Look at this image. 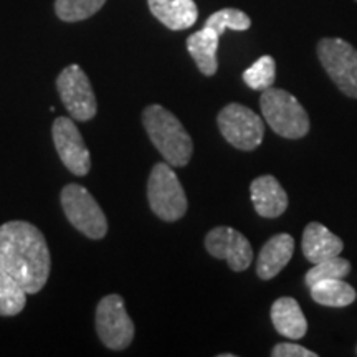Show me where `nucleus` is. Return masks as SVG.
<instances>
[{
  "label": "nucleus",
  "mask_w": 357,
  "mask_h": 357,
  "mask_svg": "<svg viewBox=\"0 0 357 357\" xmlns=\"http://www.w3.org/2000/svg\"><path fill=\"white\" fill-rule=\"evenodd\" d=\"M50 268L47 240L33 223L12 220L0 227V270L19 281L26 293L42 291Z\"/></svg>",
  "instance_id": "nucleus-1"
},
{
  "label": "nucleus",
  "mask_w": 357,
  "mask_h": 357,
  "mask_svg": "<svg viewBox=\"0 0 357 357\" xmlns=\"http://www.w3.org/2000/svg\"><path fill=\"white\" fill-rule=\"evenodd\" d=\"M142 124L155 149L172 167H184L194 153V142L182 123L160 105L147 106Z\"/></svg>",
  "instance_id": "nucleus-2"
},
{
  "label": "nucleus",
  "mask_w": 357,
  "mask_h": 357,
  "mask_svg": "<svg viewBox=\"0 0 357 357\" xmlns=\"http://www.w3.org/2000/svg\"><path fill=\"white\" fill-rule=\"evenodd\" d=\"M260 108L273 131L287 139H301L310 132V118L291 93L278 88L263 89Z\"/></svg>",
  "instance_id": "nucleus-3"
},
{
  "label": "nucleus",
  "mask_w": 357,
  "mask_h": 357,
  "mask_svg": "<svg viewBox=\"0 0 357 357\" xmlns=\"http://www.w3.org/2000/svg\"><path fill=\"white\" fill-rule=\"evenodd\" d=\"M147 200L160 220L177 222L185 215V190L171 164L158 162L153 167L147 181Z\"/></svg>",
  "instance_id": "nucleus-4"
},
{
  "label": "nucleus",
  "mask_w": 357,
  "mask_h": 357,
  "mask_svg": "<svg viewBox=\"0 0 357 357\" xmlns=\"http://www.w3.org/2000/svg\"><path fill=\"white\" fill-rule=\"evenodd\" d=\"M61 207L71 225L91 240H101L108 234V220L100 204L79 184H68L61 189Z\"/></svg>",
  "instance_id": "nucleus-5"
},
{
  "label": "nucleus",
  "mask_w": 357,
  "mask_h": 357,
  "mask_svg": "<svg viewBox=\"0 0 357 357\" xmlns=\"http://www.w3.org/2000/svg\"><path fill=\"white\" fill-rule=\"evenodd\" d=\"M321 65L346 96L357 100V50L342 38H323L318 43Z\"/></svg>",
  "instance_id": "nucleus-6"
},
{
  "label": "nucleus",
  "mask_w": 357,
  "mask_h": 357,
  "mask_svg": "<svg viewBox=\"0 0 357 357\" xmlns=\"http://www.w3.org/2000/svg\"><path fill=\"white\" fill-rule=\"evenodd\" d=\"M217 124L225 141L240 151L257 149L265 136L260 116L238 102L227 105L218 113Z\"/></svg>",
  "instance_id": "nucleus-7"
},
{
  "label": "nucleus",
  "mask_w": 357,
  "mask_h": 357,
  "mask_svg": "<svg viewBox=\"0 0 357 357\" xmlns=\"http://www.w3.org/2000/svg\"><path fill=\"white\" fill-rule=\"evenodd\" d=\"M96 333L102 344L111 351H123L132 342L134 323L119 294H108L98 303Z\"/></svg>",
  "instance_id": "nucleus-8"
},
{
  "label": "nucleus",
  "mask_w": 357,
  "mask_h": 357,
  "mask_svg": "<svg viewBox=\"0 0 357 357\" xmlns=\"http://www.w3.org/2000/svg\"><path fill=\"white\" fill-rule=\"evenodd\" d=\"M56 89L71 118L77 121H89L95 118L96 96L82 66L70 65L61 70L56 78Z\"/></svg>",
  "instance_id": "nucleus-9"
},
{
  "label": "nucleus",
  "mask_w": 357,
  "mask_h": 357,
  "mask_svg": "<svg viewBox=\"0 0 357 357\" xmlns=\"http://www.w3.org/2000/svg\"><path fill=\"white\" fill-rule=\"evenodd\" d=\"M52 136L63 166L75 176H86L91 169V155L77 124L70 118L60 116L53 123Z\"/></svg>",
  "instance_id": "nucleus-10"
},
{
  "label": "nucleus",
  "mask_w": 357,
  "mask_h": 357,
  "mask_svg": "<svg viewBox=\"0 0 357 357\" xmlns=\"http://www.w3.org/2000/svg\"><path fill=\"white\" fill-rule=\"evenodd\" d=\"M205 248L213 258L225 260L234 271H245L252 265L253 248L247 236L231 227H215L205 236Z\"/></svg>",
  "instance_id": "nucleus-11"
},
{
  "label": "nucleus",
  "mask_w": 357,
  "mask_h": 357,
  "mask_svg": "<svg viewBox=\"0 0 357 357\" xmlns=\"http://www.w3.org/2000/svg\"><path fill=\"white\" fill-rule=\"evenodd\" d=\"M255 212L263 218H276L288 208V194L273 176H260L250 185Z\"/></svg>",
  "instance_id": "nucleus-12"
},
{
  "label": "nucleus",
  "mask_w": 357,
  "mask_h": 357,
  "mask_svg": "<svg viewBox=\"0 0 357 357\" xmlns=\"http://www.w3.org/2000/svg\"><path fill=\"white\" fill-rule=\"evenodd\" d=\"M342 248H344L342 240L337 235H334L331 230L326 229L323 223H307L305 231H303V255L312 265L341 255Z\"/></svg>",
  "instance_id": "nucleus-13"
},
{
  "label": "nucleus",
  "mask_w": 357,
  "mask_h": 357,
  "mask_svg": "<svg viewBox=\"0 0 357 357\" xmlns=\"http://www.w3.org/2000/svg\"><path fill=\"white\" fill-rule=\"evenodd\" d=\"M294 253V238L289 234L271 236L263 245L257 260V273L261 280H271L288 265Z\"/></svg>",
  "instance_id": "nucleus-14"
},
{
  "label": "nucleus",
  "mask_w": 357,
  "mask_h": 357,
  "mask_svg": "<svg viewBox=\"0 0 357 357\" xmlns=\"http://www.w3.org/2000/svg\"><path fill=\"white\" fill-rule=\"evenodd\" d=\"M149 10L171 30L190 29L197 22L199 8L194 0H147Z\"/></svg>",
  "instance_id": "nucleus-15"
},
{
  "label": "nucleus",
  "mask_w": 357,
  "mask_h": 357,
  "mask_svg": "<svg viewBox=\"0 0 357 357\" xmlns=\"http://www.w3.org/2000/svg\"><path fill=\"white\" fill-rule=\"evenodd\" d=\"M271 323L281 336L301 339L307 333V321L303 314L300 303L294 298H278L271 306Z\"/></svg>",
  "instance_id": "nucleus-16"
},
{
  "label": "nucleus",
  "mask_w": 357,
  "mask_h": 357,
  "mask_svg": "<svg viewBox=\"0 0 357 357\" xmlns=\"http://www.w3.org/2000/svg\"><path fill=\"white\" fill-rule=\"evenodd\" d=\"M218 35L208 26H204L199 32L192 33L187 38V50L192 60L195 61L197 68L205 77H213L218 70L217 50H218Z\"/></svg>",
  "instance_id": "nucleus-17"
},
{
  "label": "nucleus",
  "mask_w": 357,
  "mask_h": 357,
  "mask_svg": "<svg viewBox=\"0 0 357 357\" xmlns=\"http://www.w3.org/2000/svg\"><path fill=\"white\" fill-rule=\"evenodd\" d=\"M311 298L321 306L346 307L356 301V289L344 278L324 280L310 288Z\"/></svg>",
  "instance_id": "nucleus-18"
},
{
  "label": "nucleus",
  "mask_w": 357,
  "mask_h": 357,
  "mask_svg": "<svg viewBox=\"0 0 357 357\" xmlns=\"http://www.w3.org/2000/svg\"><path fill=\"white\" fill-rule=\"evenodd\" d=\"M24 287L7 271L0 270V316H17L26 305Z\"/></svg>",
  "instance_id": "nucleus-19"
},
{
  "label": "nucleus",
  "mask_w": 357,
  "mask_h": 357,
  "mask_svg": "<svg viewBox=\"0 0 357 357\" xmlns=\"http://www.w3.org/2000/svg\"><path fill=\"white\" fill-rule=\"evenodd\" d=\"M252 20L247 13L238 10V8H222L215 13H212L207 20L205 26L217 32L218 37L225 33V30H235V32H245L250 29Z\"/></svg>",
  "instance_id": "nucleus-20"
},
{
  "label": "nucleus",
  "mask_w": 357,
  "mask_h": 357,
  "mask_svg": "<svg viewBox=\"0 0 357 357\" xmlns=\"http://www.w3.org/2000/svg\"><path fill=\"white\" fill-rule=\"evenodd\" d=\"M349 273H351V263L347 261L346 258H341L337 255V257L328 258V260L314 263V266H312L306 273L305 283L307 288H311L312 284L319 283V281L346 278Z\"/></svg>",
  "instance_id": "nucleus-21"
},
{
  "label": "nucleus",
  "mask_w": 357,
  "mask_h": 357,
  "mask_svg": "<svg viewBox=\"0 0 357 357\" xmlns=\"http://www.w3.org/2000/svg\"><path fill=\"white\" fill-rule=\"evenodd\" d=\"M106 0H55V12L63 22H82L105 6Z\"/></svg>",
  "instance_id": "nucleus-22"
},
{
  "label": "nucleus",
  "mask_w": 357,
  "mask_h": 357,
  "mask_svg": "<svg viewBox=\"0 0 357 357\" xmlns=\"http://www.w3.org/2000/svg\"><path fill=\"white\" fill-rule=\"evenodd\" d=\"M276 77V63L270 55L260 56L250 68L243 71V82L252 89H268L273 86Z\"/></svg>",
  "instance_id": "nucleus-23"
},
{
  "label": "nucleus",
  "mask_w": 357,
  "mask_h": 357,
  "mask_svg": "<svg viewBox=\"0 0 357 357\" xmlns=\"http://www.w3.org/2000/svg\"><path fill=\"white\" fill-rule=\"evenodd\" d=\"M273 357H318L316 352H312L306 347L300 344H294V342H280L273 347L271 351Z\"/></svg>",
  "instance_id": "nucleus-24"
},
{
  "label": "nucleus",
  "mask_w": 357,
  "mask_h": 357,
  "mask_svg": "<svg viewBox=\"0 0 357 357\" xmlns=\"http://www.w3.org/2000/svg\"><path fill=\"white\" fill-rule=\"evenodd\" d=\"M356 352H357V349H356Z\"/></svg>",
  "instance_id": "nucleus-25"
}]
</instances>
